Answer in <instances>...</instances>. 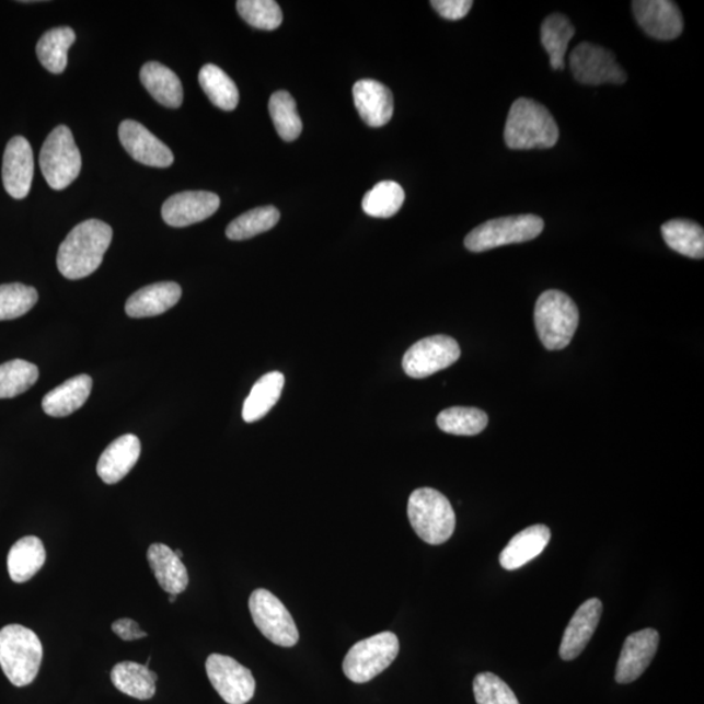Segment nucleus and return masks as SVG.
Listing matches in <instances>:
<instances>
[{"instance_id": "34", "label": "nucleus", "mask_w": 704, "mask_h": 704, "mask_svg": "<svg viewBox=\"0 0 704 704\" xmlns=\"http://www.w3.org/2000/svg\"><path fill=\"white\" fill-rule=\"evenodd\" d=\"M405 191L399 183L392 181L380 182L368 191L361 201L366 215L374 218H391L399 213L405 203Z\"/></svg>"}, {"instance_id": "9", "label": "nucleus", "mask_w": 704, "mask_h": 704, "mask_svg": "<svg viewBox=\"0 0 704 704\" xmlns=\"http://www.w3.org/2000/svg\"><path fill=\"white\" fill-rule=\"evenodd\" d=\"M250 611L256 627L272 644L293 647L298 644L299 632L289 611L275 595L265 589L251 593Z\"/></svg>"}, {"instance_id": "21", "label": "nucleus", "mask_w": 704, "mask_h": 704, "mask_svg": "<svg viewBox=\"0 0 704 704\" xmlns=\"http://www.w3.org/2000/svg\"><path fill=\"white\" fill-rule=\"evenodd\" d=\"M181 297V286L175 282L149 285L128 298L126 313L132 319L159 316L173 309Z\"/></svg>"}, {"instance_id": "12", "label": "nucleus", "mask_w": 704, "mask_h": 704, "mask_svg": "<svg viewBox=\"0 0 704 704\" xmlns=\"http://www.w3.org/2000/svg\"><path fill=\"white\" fill-rule=\"evenodd\" d=\"M461 357L460 345L448 336H434L416 342L403 357L402 366L409 378L426 379L453 366Z\"/></svg>"}, {"instance_id": "19", "label": "nucleus", "mask_w": 704, "mask_h": 704, "mask_svg": "<svg viewBox=\"0 0 704 704\" xmlns=\"http://www.w3.org/2000/svg\"><path fill=\"white\" fill-rule=\"evenodd\" d=\"M355 106L366 125L379 128L388 125L394 113L391 89L376 80H360L353 88Z\"/></svg>"}, {"instance_id": "16", "label": "nucleus", "mask_w": 704, "mask_h": 704, "mask_svg": "<svg viewBox=\"0 0 704 704\" xmlns=\"http://www.w3.org/2000/svg\"><path fill=\"white\" fill-rule=\"evenodd\" d=\"M34 175L33 150L28 140L15 136L7 143L3 155V186L18 200L30 195Z\"/></svg>"}, {"instance_id": "27", "label": "nucleus", "mask_w": 704, "mask_h": 704, "mask_svg": "<svg viewBox=\"0 0 704 704\" xmlns=\"http://www.w3.org/2000/svg\"><path fill=\"white\" fill-rule=\"evenodd\" d=\"M112 682L120 693L132 696L135 700H152L155 694L157 673L146 666L134 661H123L112 671Z\"/></svg>"}, {"instance_id": "15", "label": "nucleus", "mask_w": 704, "mask_h": 704, "mask_svg": "<svg viewBox=\"0 0 704 704\" xmlns=\"http://www.w3.org/2000/svg\"><path fill=\"white\" fill-rule=\"evenodd\" d=\"M633 12L649 37L672 41L683 31L682 13L671 0H637L633 2Z\"/></svg>"}, {"instance_id": "30", "label": "nucleus", "mask_w": 704, "mask_h": 704, "mask_svg": "<svg viewBox=\"0 0 704 704\" xmlns=\"http://www.w3.org/2000/svg\"><path fill=\"white\" fill-rule=\"evenodd\" d=\"M576 28L570 20L562 13H553L542 24V44L549 53L553 70L563 71L565 68V56Z\"/></svg>"}, {"instance_id": "44", "label": "nucleus", "mask_w": 704, "mask_h": 704, "mask_svg": "<svg viewBox=\"0 0 704 704\" xmlns=\"http://www.w3.org/2000/svg\"><path fill=\"white\" fill-rule=\"evenodd\" d=\"M174 552L177 557H180L181 559L183 558V552L181 550H176Z\"/></svg>"}, {"instance_id": "36", "label": "nucleus", "mask_w": 704, "mask_h": 704, "mask_svg": "<svg viewBox=\"0 0 704 704\" xmlns=\"http://www.w3.org/2000/svg\"><path fill=\"white\" fill-rule=\"evenodd\" d=\"M269 113L279 138L297 140L303 131V123L297 111V102L289 92L279 91L272 95Z\"/></svg>"}, {"instance_id": "11", "label": "nucleus", "mask_w": 704, "mask_h": 704, "mask_svg": "<svg viewBox=\"0 0 704 704\" xmlns=\"http://www.w3.org/2000/svg\"><path fill=\"white\" fill-rule=\"evenodd\" d=\"M205 668L211 685L226 703L245 704L254 699L255 677L241 662L230 656L211 654Z\"/></svg>"}, {"instance_id": "8", "label": "nucleus", "mask_w": 704, "mask_h": 704, "mask_svg": "<svg viewBox=\"0 0 704 704\" xmlns=\"http://www.w3.org/2000/svg\"><path fill=\"white\" fill-rule=\"evenodd\" d=\"M39 166L53 189H65L77 180L81 154L70 128L58 126L47 136L41 149Z\"/></svg>"}, {"instance_id": "13", "label": "nucleus", "mask_w": 704, "mask_h": 704, "mask_svg": "<svg viewBox=\"0 0 704 704\" xmlns=\"http://www.w3.org/2000/svg\"><path fill=\"white\" fill-rule=\"evenodd\" d=\"M220 197L207 191H187L168 198L162 205V218L173 228H187L207 220L220 209Z\"/></svg>"}, {"instance_id": "42", "label": "nucleus", "mask_w": 704, "mask_h": 704, "mask_svg": "<svg viewBox=\"0 0 704 704\" xmlns=\"http://www.w3.org/2000/svg\"><path fill=\"white\" fill-rule=\"evenodd\" d=\"M112 631L123 640H136L148 637V634L141 631L138 622L131 619L115 621L112 625Z\"/></svg>"}, {"instance_id": "18", "label": "nucleus", "mask_w": 704, "mask_h": 704, "mask_svg": "<svg viewBox=\"0 0 704 704\" xmlns=\"http://www.w3.org/2000/svg\"><path fill=\"white\" fill-rule=\"evenodd\" d=\"M601 613H603V604L597 598L585 601L578 608L566 627L562 646H559V656L563 660L577 659L584 653L598 628Z\"/></svg>"}, {"instance_id": "4", "label": "nucleus", "mask_w": 704, "mask_h": 704, "mask_svg": "<svg viewBox=\"0 0 704 704\" xmlns=\"http://www.w3.org/2000/svg\"><path fill=\"white\" fill-rule=\"evenodd\" d=\"M407 516L416 535L427 544L447 543L454 534L455 512L439 491L415 489L408 498Z\"/></svg>"}, {"instance_id": "32", "label": "nucleus", "mask_w": 704, "mask_h": 704, "mask_svg": "<svg viewBox=\"0 0 704 704\" xmlns=\"http://www.w3.org/2000/svg\"><path fill=\"white\" fill-rule=\"evenodd\" d=\"M198 83L211 104L224 112L235 111L239 104L238 86L220 67L204 66L198 73Z\"/></svg>"}, {"instance_id": "20", "label": "nucleus", "mask_w": 704, "mask_h": 704, "mask_svg": "<svg viewBox=\"0 0 704 704\" xmlns=\"http://www.w3.org/2000/svg\"><path fill=\"white\" fill-rule=\"evenodd\" d=\"M141 454V442L135 435H125L116 439L100 457L97 474L102 482L116 484L129 474L138 463Z\"/></svg>"}, {"instance_id": "3", "label": "nucleus", "mask_w": 704, "mask_h": 704, "mask_svg": "<svg viewBox=\"0 0 704 704\" xmlns=\"http://www.w3.org/2000/svg\"><path fill=\"white\" fill-rule=\"evenodd\" d=\"M43 656V644L31 628L12 624L0 631V667L12 685H31L39 672Z\"/></svg>"}, {"instance_id": "31", "label": "nucleus", "mask_w": 704, "mask_h": 704, "mask_svg": "<svg viewBox=\"0 0 704 704\" xmlns=\"http://www.w3.org/2000/svg\"><path fill=\"white\" fill-rule=\"evenodd\" d=\"M661 234L669 249L690 258H703L704 231L702 226L688 220H673L661 226Z\"/></svg>"}, {"instance_id": "41", "label": "nucleus", "mask_w": 704, "mask_h": 704, "mask_svg": "<svg viewBox=\"0 0 704 704\" xmlns=\"http://www.w3.org/2000/svg\"><path fill=\"white\" fill-rule=\"evenodd\" d=\"M430 4L439 12L440 16L455 22V20L468 16L474 3L471 0H432Z\"/></svg>"}, {"instance_id": "29", "label": "nucleus", "mask_w": 704, "mask_h": 704, "mask_svg": "<svg viewBox=\"0 0 704 704\" xmlns=\"http://www.w3.org/2000/svg\"><path fill=\"white\" fill-rule=\"evenodd\" d=\"M77 41V33L70 26L47 31L38 41L37 57L47 71L59 74L66 70L67 54Z\"/></svg>"}, {"instance_id": "7", "label": "nucleus", "mask_w": 704, "mask_h": 704, "mask_svg": "<svg viewBox=\"0 0 704 704\" xmlns=\"http://www.w3.org/2000/svg\"><path fill=\"white\" fill-rule=\"evenodd\" d=\"M399 653V637L392 632H382L355 644L342 668L348 680L366 683L391 667Z\"/></svg>"}, {"instance_id": "23", "label": "nucleus", "mask_w": 704, "mask_h": 704, "mask_svg": "<svg viewBox=\"0 0 704 704\" xmlns=\"http://www.w3.org/2000/svg\"><path fill=\"white\" fill-rule=\"evenodd\" d=\"M148 563L162 590L174 595L186 591L189 582L187 567L170 546L162 543L150 545Z\"/></svg>"}, {"instance_id": "26", "label": "nucleus", "mask_w": 704, "mask_h": 704, "mask_svg": "<svg viewBox=\"0 0 704 704\" xmlns=\"http://www.w3.org/2000/svg\"><path fill=\"white\" fill-rule=\"evenodd\" d=\"M46 551L43 542L37 536H25L13 544L7 567L13 582H28L45 565Z\"/></svg>"}, {"instance_id": "2", "label": "nucleus", "mask_w": 704, "mask_h": 704, "mask_svg": "<svg viewBox=\"0 0 704 704\" xmlns=\"http://www.w3.org/2000/svg\"><path fill=\"white\" fill-rule=\"evenodd\" d=\"M559 129L549 108L530 99L511 105L504 139L512 150L550 149L556 146Z\"/></svg>"}, {"instance_id": "24", "label": "nucleus", "mask_w": 704, "mask_h": 704, "mask_svg": "<svg viewBox=\"0 0 704 704\" xmlns=\"http://www.w3.org/2000/svg\"><path fill=\"white\" fill-rule=\"evenodd\" d=\"M93 380L91 376L79 374L64 382L44 396V412L53 418H66L84 406L91 395Z\"/></svg>"}, {"instance_id": "22", "label": "nucleus", "mask_w": 704, "mask_h": 704, "mask_svg": "<svg viewBox=\"0 0 704 704\" xmlns=\"http://www.w3.org/2000/svg\"><path fill=\"white\" fill-rule=\"evenodd\" d=\"M551 540V530L544 524H534L518 532L501 552L500 564L505 570H517L536 558Z\"/></svg>"}, {"instance_id": "40", "label": "nucleus", "mask_w": 704, "mask_h": 704, "mask_svg": "<svg viewBox=\"0 0 704 704\" xmlns=\"http://www.w3.org/2000/svg\"><path fill=\"white\" fill-rule=\"evenodd\" d=\"M474 695L477 704H521L508 683L491 672L475 677Z\"/></svg>"}, {"instance_id": "1", "label": "nucleus", "mask_w": 704, "mask_h": 704, "mask_svg": "<svg viewBox=\"0 0 704 704\" xmlns=\"http://www.w3.org/2000/svg\"><path fill=\"white\" fill-rule=\"evenodd\" d=\"M113 241V229L100 220H88L74 226L60 244L57 265L61 276L81 279L93 275L104 262Z\"/></svg>"}, {"instance_id": "35", "label": "nucleus", "mask_w": 704, "mask_h": 704, "mask_svg": "<svg viewBox=\"0 0 704 704\" xmlns=\"http://www.w3.org/2000/svg\"><path fill=\"white\" fill-rule=\"evenodd\" d=\"M279 218V210L272 205L252 209L232 221L226 229V235L231 241H247L275 228Z\"/></svg>"}, {"instance_id": "5", "label": "nucleus", "mask_w": 704, "mask_h": 704, "mask_svg": "<svg viewBox=\"0 0 704 704\" xmlns=\"http://www.w3.org/2000/svg\"><path fill=\"white\" fill-rule=\"evenodd\" d=\"M579 312L565 292L549 290L539 297L535 305V326L546 350L557 351L569 346L577 332Z\"/></svg>"}, {"instance_id": "10", "label": "nucleus", "mask_w": 704, "mask_h": 704, "mask_svg": "<svg viewBox=\"0 0 704 704\" xmlns=\"http://www.w3.org/2000/svg\"><path fill=\"white\" fill-rule=\"evenodd\" d=\"M569 64L574 78L586 85L624 84L627 80L614 54L590 43L579 44L572 51Z\"/></svg>"}, {"instance_id": "37", "label": "nucleus", "mask_w": 704, "mask_h": 704, "mask_svg": "<svg viewBox=\"0 0 704 704\" xmlns=\"http://www.w3.org/2000/svg\"><path fill=\"white\" fill-rule=\"evenodd\" d=\"M38 368L30 361L15 359L0 366V400L15 399L30 391L38 380Z\"/></svg>"}, {"instance_id": "6", "label": "nucleus", "mask_w": 704, "mask_h": 704, "mask_svg": "<svg viewBox=\"0 0 704 704\" xmlns=\"http://www.w3.org/2000/svg\"><path fill=\"white\" fill-rule=\"evenodd\" d=\"M544 230V221L535 215L496 218L484 222L464 239L471 252H485L503 245L530 242Z\"/></svg>"}, {"instance_id": "25", "label": "nucleus", "mask_w": 704, "mask_h": 704, "mask_svg": "<svg viewBox=\"0 0 704 704\" xmlns=\"http://www.w3.org/2000/svg\"><path fill=\"white\" fill-rule=\"evenodd\" d=\"M140 80L159 104L169 108L182 106L184 93L181 79L166 66L159 61H148L141 68Z\"/></svg>"}, {"instance_id": "43", "label": "nucleus", "mask_w": 704, "mask_h": 704, "mask_svg": "<svg viewBox=\"0 0 704 704\" xmlns=\"http://www.w3.org/2000/svg\"><path fill=\"white\" fill-rule=\"evenodd\" d=\"M176 598H177V595L170 593V595H169V601H170V603H171V604L175 603Z\"/></svg>"}, {"instance_id": "17", "label": "nucleus", "mask_w": 704, "mask_h": 704, "mask_svg": "<svg viewBox=\"0 0 704 704\" xmlns=\"http://www.w3.org/2000/svg\"><path fill=\"white\" fill-rule=\"evenodd\" d=\"M660 635L655 628H645L628 635L620 655L616 669L619 683L638 680L658 653Z\"/></svg>"}, {"instance_id": "28", "label": "nucleus", "mask_w": 704, "mask_h": 704, "mask_svg": "<svg viewBox=\"0 0 704 704\" xmlns=\"http://www.w3.org/2000/svg\"><path fill=\"white\" fill-rule=\"evenodd\" d=\"M285 385V376L281 372H269L259 379L245 400L243 419L245 423H255L263 419L281 399Z\"/></svg>"}, {"instance_id": "14", "label": "nucleus", "mask_w": 704, "mask_h": 704, "mask_svg": "<svg viewBox=\"0 0 704 704\" xmlns=\"http://www.w3.org/2000/svg\"><path fill=\"white\" fill-rule=\"evenodd\" d=\"M123 148L135 161L152 168H169L174 163L171 149L139 122L125 120L119 126Z\"/></svg>"}, {"instance_id": "38", "label": "nucleus", "mask_w": 704, "mask_h": 704, "mask_svg": "<svg viewBox=\"0 0 704 704\" xmlns=\"http://www.w3.org/2000/svg\"><path fill=\"white\" fill-rule=\"evenodd\" d=\"M236 10L256 30L275 31L284 22L281 7L275 0H239Z\"/></svg>"}, {"instance_id": "39", "label": "nucleus", "mask_w": 704, "mask_h": 704, "mask_svg": "<svg viewBox=\"0 0 704 704\" xmlns=\"http://www.w3.org/2000/svg\"><path fill=\"white\" fill-rule=\"evenodd\" d=\"M38 302V292L34 287L23 284L0 286V321L24 316Z\"/></svg>"}, {"instance_id": "33", "label": "nucleus", "mask_w": 704, "mask_h": 704, "mask_svg": "<svg viewBox=\"0 0 704 704\" xmlns=\"http://www.w3.org/2000/svg\"><path fill=\"white\" fill-rule=\"evenodd\" d=\"M442 432L455 436H476L488 426V416L475 407H451L437 416Z\"/></svg>"}]
</instances>
